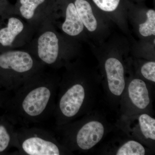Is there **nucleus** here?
Segmentation results:
<instances>
[{
  "label": "nucleus",
  "instance_id": "obj_1",
  "mask_svg": "<svg viewBox=\"0 0 155 155\" xmlns=\"http://www.w3.org/2000/svg\"><path fill=\"white\" fill-rule=\"evenodd\" d=\"M65 67L54 113L57 126L91 112L101 84V75L79 61L69 63Z\"/></svg>",
  "mask_w": 155,
  "mask_h": 155
},
{
  "label": "nucleus",
  "instance_id": "obj_2",
  "mask_svg": "<svg viewBox=\"0 0 155 155\" xmlns=\"http://www.w3.org/2000/svg\"><path fill=\"white\" fill-rule=\"evenodd\" d=\"M60 79L42 69L32 75L9 100L10 117L27 126L54 114Z\"/></svg>",
  "mask_w": 155,
  "mask_h": 155
},
{
  "label": "nucleus",
  "instance_id": "obj_3",
  "mask_svg": "<svg viewBox=\"0 0 155 155\" xmlns=\"http://www.w3.org/2000/svg\"><path fill=\"white\" fill-rule=\"evenodd\" d=\"M130 51L126 38L116 36L94 47L101 74V84L107 101L114 107H119L125 89L132 63L128 57Z\"/></svg>",
  "mask_w": 155,
  "mask_h": 155
},
{
  "label": "nucleus",
  "instance_id": "obj_4",
  "mask_svg": "<svg viewBox=\"0 0 155 155\" xmlns=\"http://www.w3.org/2000/svg\"><path fill=\"white\" fill-rule=\"evenodd\" d=\"M112 129L113 126L104 116L98 112L91 111L81 119L57 126L56 131L58 140L73 153L92 149Z\"/></svg>",
  "mask_w": 155,
  "mask_h": 155
},
{
  "label": "nucleus",
  "instance_id": "obj_5",
  "mask_svg": "<svg viewBox=\"0 0 155 155\" xmlns=\"http://www.w3.org/2000/svg\"><path fill=\"white\" fill-rule=\"evenodd\" d=\"M39 62L27 52L10 51L0 54V69L5 72L2 83L9 91L15 92L32 75L42 69Z\"/></svg>",
  "mask_w": 155,
  "mask_h": 155
},
{
  "label": "nucleus",
  "instance_id": "obj_6",
  "mask_svg": "<svg viewBox=\"0 0 155 155\" xmlns=\"http://www.w3.org/2000/svg\"><path fill=\"white\" fill-rule=\"evenodd\" d=\"M14 147L25 155L72 154L52 133L38 127L23 126L16 129Z\"/></svg>",
  "mask_w": 155,
  "mask_h": 155
},
{
  "label": "nucleus",
  "instance_id": "obj_7",
  "mask_svg": "<svg viewBox=\"0 0 155 155\" xmlns=\"http://www.w3.org/2000/svg\"><path fill=\"white\" fill-rule=\"evenodd\" d=\"M119 104L120 116L153 114L150 84L138 76L130 67Z\"/></svg>",
  "mask_w": 155,
  "mask_h": 155
},
{
  "label": "nucleus",
  "instance_id": "obj_8",
  "mask_svg": "<svg viewBox=\"0 0 155 155\" xmlns=\"http://www.w3.org/2000/svg\"><path fill=\"white\" fill-rule=\"evenodd\" d=\"M88 39L96 45L107 40L110 35L111 22L100 12L91 0H73Z\"/></svg>",
  "mask_w": 155,
  "mask_h": 155
},
{
  "label": "nucleus",
  "instance_id": "obj_9",
  "mask_svg": "<svg viewBox=\"0 0 155 155\" xmlns=\"http://www.w3.org/2000/svg\"><path fill=\"white\" fill-rule=\"evenodd\" d=\"M116 125L127 136L154 150L155 119L150 114L141 113L121 116Z\"/></svg>",
  "mask_w": 155,
  "mask_h": 155
},
{
  "label": "nucleus",
  "instance_id": "obj_10",
  "mask_svg": "<svg viewBox=\"0 0 155 155\" xmlns=\"http://www.w3.org/2000/svg\"><path fill=\"white\" fill-rule=\"evenodd\" d=\"M61 42L58 35L53 31H47L39 37L37 54L43 64L58 67L70 63V56L61 50Z\"/></svg>",
  "mask_w": 155,
  "mask_h": 155
},
{
  "label": "nucleus",
  "instance_id": "obj_11",
  "mask_svg": "<svg viewBox=\"0 0 155 155\" xmlns=\"http://www.w3.org/2000/svg\"><path fill=\"white\" fill-rule=\"evenodd\" d=\"M128 23L139 40L155 38V11L141 3L130 2L127 11Z\"/></svg>",
  "mask_w": 155,
  "mask_h": 155
},
{
  "label": "nucleus",
  "instance_id": "obj_12",
  "mask_svg": "<svg viewBox=\"0 0 155 155\" xmlns=\"http://www.w3.org/2000/svg\"><path fill=\"white\" fill-rule=\"evenodd\" d=\"M95 7L111 22L130 36L127 11L129 0H91Z\"/></svg>",
  "mask_w": 155,
  "mask_h": 155
},
{
  "label": "nucleus",
  "instance_id": "obj_13",
  "mask_svg": "<svg viewBox=\"0 0 155 155\" xmlns=\"http://www.w3.org/2000/svg\"><path fill=\"white\" fill-rule=\"evenodd\" d=\"M127 136L126 138H117L111 140L104 147V154L114 155H144L153 153L144 145L136 140Z\"/></svg>",
  "mask_w": 155,
  "mask_h": 155
},
{
  "label": "nucleus",
  "instance_id": "obj_14",
  "mask_svg": "<svg viewBox=\"0 0 155 155\" xmlns=\"http://www.w3.org/2000/svg\"><path fill=\"white\" fill-rule=\"evenodd\" d=\"M64 7V20L61 29L66 35L74 38L88 39L86 30L78 14L73 0L65 2Z\"/></svg>",
  "mask_w": 155,
  "mask_h": 155
},
{
  "label": "nucleus",
  "instance_id": "obj_15",
  "mask_svg": "<svg viewBox=\"0 0 155 155\" xmlns=\"http://www.w3.org/2000/svg\"><path fill=\"white\" fill-rule=\"evenodd\" d=\"M24 28L21 20L16 17L9 18L7 27L0 29V44L4 46L11 45Z\"/></svg>",
  "mask_w": 155,
  "mask_h": 155
},
{
  "label": "nucleus",
  "instance_id": "obj_16",
  "mask_svg": "<svg viewBox=\"0 0 155 155\" xmlns=\"http://www.w3.org/2000/svg\"><path fill=\"white\" fill-rule=\"evenodd\" d=\"M132 68L137 75L151 84H155V60L139 59L133 62L132 60Z\"/></svg>",
  "mask_w": 155,
  "mask_h": 155
},
{
  "label": "nucleus",
  "instance_id": "obj_17",
  "mask_svg": "<svg viewBox=\"0 0 155 155\" xmlns=\"http://www.w3.org/2000/svg\"><path fill=\"white\" fill-rule=\"evenodd\" d=\"M16 124L11 117L6 123L0 124V153L11 147H14Z\"/></svg>",
  "mask_w": 155,
  "mask_h": 155
},
{
  "label": "nucleus",
  "instance_id": "obj_18",
  "mask_svg": "<svg viewBox=\"0 0 155 155\" xmlns=\"http://www.w3.org/2000/svg\"><path fill=\"white\" fill-rule=\"evenodd\" d=\"M155 38L139 40L132 45L131 52L135 57L147 60H155Z\"/></svg>",
  "mask_w": 155,
  "mask_h": 155
},
{
  "label": "nucleus",
  "instance_id": "obj_19",
  "mask_svg": "<svg viewBox=\"0 0 155 155\" xmlns=\"http://www.w3.org/2000/svg\"><path fill=\"white\" fill-rule=\"evenodd\" d=\"M45 0H20L19 12L23 18L26 19H32L35 11L39 6Z\"/></svg>",
  "mask_w": 155,
  "mask_h": 155
},
{
  "label": "nucleus",
  "instance_id": "obj_20",
  "mask_svg": "<svg viewBox=\"0 0 155 155\" xmlns=\"http://www.w3.org/2000/svg\"><path fill=\"white\" fill-rule=\"evenodd\" d=\"M129 1L131 2H135L137 3H141L143 1H145V0H129Z\"/></svg>",
  "mask_w": 155,
  "mask_h": 155
}]
</instances>
